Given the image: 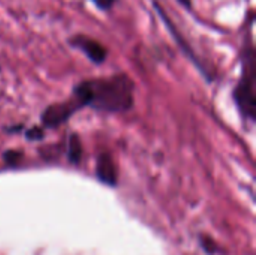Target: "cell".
Listing matches in <instances>:
<instances>
[{"label":"cell","mask_w":256,"mask_h":255,"mask_svg":"<svg viewBox=\"0 0 256 255\" xmlns=\"http://www.w3.org/2000/svg\"><path fill=\"white\" fill-rule=\"evenodd\" d=\"M44 135H42V131L39 128H33L32 131L27 132V138L28 140H40Z\"/></svg>","instance_id":"30bf717a"},{"label":"cell","mask_w":256,"mask_h":255,"mask_svg":"<svg viewBox=\"0 0 256 255\" xmlns=\"http://www.w3.org/2000/svg\"><path fill=\"white\" fill-rule=\"evenodd\" d=\"M135 84L128 74L84 80L74 87L72 99L76 105L99 111L120 113L132 108Z\"/></svg>","instance_id":"6da1fadb"},{"label":"cell","mask_w":256,"mask_h":255,"mask_svg":"<svg viewBox=\"0 0 256 255\" xmlns=\"http://www.w3.org/2000/svg\"><path fill=\"white\" fill-rule=\"evenodd\" d=\"M182 6H184L186 9H192V0H177Z\"/></svg>","instance_id":"8fae6325"},{"label":"cell","mask_w":256,"mask_h":255,"mask_svg":"<svg viewBox=\"0 0 256 255\" xmlns=\"http://www.w3.org/2000/svg\"><path fill=\"white\" fill-rule=\"evenodd\" d=\"M201 245H202V248H204L210 255H213L218 251V246L213 243V240H210V239H207V237H201Z\"/></svg>","instance_id":"ba28073f"},{"label":"cell","mask_w":256,"mask_h":255,"mask_svg":"<svg viewBox=\"0 0 256 255\" xmlns=\"http://www.w3.org/2000/svg\"><path fill=\"white\" fill-rule=\"evenodd\" d=\"M96 174L98 179L110 186H116L117 183V170L112 161V156L110 153H102L98 158V164H96Z\"/></svg>","instance_id":"5b68a950"},{"label":"cell","mask_w":256,"mask_h":255,"mask_svg":"<svg viewBox=\"0 0 256 255\" xmlns=\"http://www.w3.org/2000/svg\"><path fill=\"white\" fill-rule=\"evenodd\" d=\"M100 11H110L112 6H114V3H116V0H92Z\"/></svg>","instance_id":"9c48e42d"},{"label":"cell","mask_w":256,"mask_h":255,"mask_svg":"<svg viewBox=\"0 0 256 255\" xmlns=\"http://www.w3.org/2000/svg\"><path fill=\"white\" fill-rule=\"evenodd\" d=\"M81 155H82V147H81V141L78 138V135H72L69 138V147H68V159L72 164H80L81 161Z\"/></svg>","instance_id":"8992f818"},{"label":"cell","mask_w":256,"mask_h":255,"mask_svg":"<svg viewBox=\"0 0 256 255\" xmlns=\"http://www.w3.org/2000/svg\"><path fill=\"white\" fill-rule=\"evenodd\" d=\"M69 45L80 50L81 53H84L93 63L96 65H100L106 60L108 57V48L99 42L98 39L88 36V35H84V33H76L74 36L69 38Z\"/></svg>","instance_id":"3957f363"},{"label":"cell","mask_w":256,"mask_h":255,"mask_svg":"<svg viewBox=\"0 0 256 255\" xmlns=\"http://www.w3.org/2000/svg\"><path fill=\"white\" fill-rule=\"evenodd\" d=\"M78 110H80V107L76 105V102L72 98L66 102L50 105L42 114V123L46 128H57V126L63 125Z\"/></svg>","instance_id":"277c9868"},{"label":"cell","mask_w":256,"mask_h":255,"mask_svg":"<svg viewBox=\"0 0 256 255\" xmlns=\"http://www.w3.org/2000/svg\"><path fill=\"white\" fill-rule=\"evenodd\" d=\"M234 101L244 120L254 123L256 110V54L252 44H249L242 54V75L234 90Z\"/></svg>","instance_id":"7a4b0ae2"},{"label":"cell","mask_w":256,"mask_h":255,"mask_svg":"<svg viewBox=\"0 0 256 255\" xmlns=\"http://www.w3.org/2000/svg\"><path fill=\"white\" fill-rule=\"evenodd\" d=\"M21 153L20 152H15V150H10V152H6L4 153V161L9 164V165H15L20 159H21Z\"/></svg>","instance_id":"52a82bcc"}]
</instances>
